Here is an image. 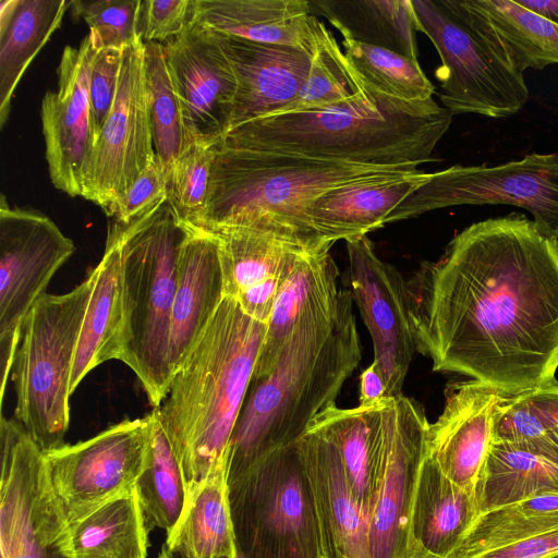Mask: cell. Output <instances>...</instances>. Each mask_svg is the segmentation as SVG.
Masks as SVG:
<instances>
[{"label": "cell", "instance_id": "obj_1", "mask_svg": "<svg viewBox=\"0 0 558 558\" xmlns=\"http://www.w3.org/2000/svg\"><path fill=\"white\" fill-rule=\"evenodd\" d=\"M416 351L507 396L556 380L558 240L520 213L463 229L407 280Z\"/></svg>", "mask_w": 558, "mask_h": 558}, {"label": "cell", "instance_id": "obj_2", "mask_svg": "<svg viewBox=\"0 0 558 558\" xmlns=\"http://www.w3.org/2000/svg\"><path fill=\"white\" fill-rule=\"evenodd\" d=\"M350 290L306 316L262 376H252L231 439L228 481L270 450L295 442L327 409L361 361Z\"/></svg>", "mask_w": 558, "mask_h": 558}, {"label": "cell", "instance_id": "obj_3", "mask_svg": "<svg viewBox=\"0 0 558 558\" xmlns=\"http://www.w3.org/2000/svg\"><path fill=\"white\" fill-rule=\"evenodd\" d=\"M265 327L225 296L172 375L165 400L153 409L182 466L187 498L216 465L230 462L233 430Z\"/></svg>", "mask_w": 558, "mask_h": 558}, {"label": "cell", "instance_id": "obj_4", "mask_svg": "<svg viewBox=\"0 0 558 558\" xmlns=\"http://www.w3.org/2000/svg\"><path fill=\"white\" fill-rule=\"evenodd\" d=\"M452 116L434 98L407 101L367 85L337 106L262 117L230 129L220 140L239 147L417 169L434 160Z\"/></svg>", "mask_w": 558, "mask_h": 558}, {"label": "cell", "instance_id": "obj_5", "mask_svg": "<svg viewBox=\"0 0 558 558\" xmlns=\"http://www.w3.org/2000/svg\"><path fill=\"white\" fill-rule=\"evenodd\" d=\"M121 253V356L137 376L150 404L160 407L172 378L171 314L181 250L190 228L167 196L124 225L110 226Z\"/></svg>", "mask_w": 558, "mask_h": 558}, {"label": "cell", "instance_id": "obj_6", "mask_svg": "<svg viewBox=\"0 0 558 558\" xmlns=\"http://www.w3.org/2000/svg\"><path fill=\"white\" fill-rule=\"evenodd\" d=\"M415 170L239 147L219 140L214 146L206 208L194 228L211 232L274 221L330 245L304 220L305 209L316 196L359 179Z\"/></svg>", "mask_w": 558, "mask_h": 558}, {"label": "cell", "instance_id": "obj_7", "mask_svg": "<svg viewBox=\"0 0 558 558\" xmlns=\"http://www.w3.org/2000/svg\"><path fill=\"white\" fill-rule=\"evenodd\" d=\"M95 271L70 292L44 293L26 315L12 380L14 418L45 453L64 442L70 424V383Z\"/></svg>", "mask_w": 558, "mask_h": 558}, {"label": "cell", "instance_id": "obj_8", "mask_svg": "<svg viewBox=\"0 0 558 558\" xmlns=\"http://www.w3.org/2000/svg\"><path fill=\"white\" fill-rule=\"evenodd\" d=\"M417 31L433 43L441 61L435 72L439 97L454 113L506 118L526 104L524 73L457 11L448 0H411Z\"/></svg>", "mask_w": 558, "mask_h": 558}, {"label": "cell", "instance_id": "obj_9", "mask_svg": "<svg viewBox=\"0 0 558 558\" xmlns=\"http://www.w3.org/2000/svg\"><path fill=\"white\" fill-rule=\"evenodd\" d=\"M460 205H511L529 211L536 228L558 240V154L532 153L495 166H461L432 172L386 223Z\"/></svg>", "mask_w": 558, "mask_h": 558}, {"label": "cell", "instance_id": "obj_10", "mask_svg": "<svg viewBox=\"0 0 558 558\" xmlns=\"http://www.w3.org/2000/svg\"><path fill=\"white\" fill-rule=\"evenodd\" d=\"M0 435L1 558H73L44 452L15 418L2 415Z\"/></svg>", "mask_w": 558, "mask_h": 558}, {"label": "cell", "instance_id": "obj_11", "mask_svg": "<svg viewBox=\"0 0 558 558\" xmlns=\"http://www.w3.org/2000/svg\"><path fill=\"white\" fill-rule=\"evenodd\" d=\"M153 427L150 412L44 453L52 490L69 525L135 489L148 459Z\"/></svg>", "mask_w": 558, "mask_h": 558}, {"label": "cell", "instance_id": "obj_12", "mask_svg": "<svg viewBox=\"0 0 558 558\" xmlns=\"http://www.w3.org/2000/svg\"><path fill=\"white\" fill-rule=\"evenodd\" d=\"M155 157L145 44L140 41L124 50L116 98L97 137L82 196L113 218Z\"/></svg>", "mask_w": 558, "mask_h": 558}, {"label": "cell", "instance_id": "obj_13", "mask_svg": "<svg viewBox=\"0 0 558 558\" xmlns=\"http://www.w3.org/2000/svg\"><path fill=\"white\" fill-rule=\"evenodd\" d=\"M350 293L371 335L374 361L385 385V399L402 388L416 352L408 282L384 262L367 235L345 241Z\"/></svg>", "mask_w": 558, "mask_h": 558}, {"label": "cell", "instance_id": "obj_14", "mask_svg": "<svg viewBox=\"0 0 558 558\" xmlns=\"http://www.w3.org/2000/svg\"><path fill=\"white\" fill-rule=\"evenodd\" d=\"M73 241L46 215L0 206V344L20 342L23 322L73 255Z\"/></svg>", "mask_w": 558, "mask_h": 558}, {"label": "cell", "instance_id": "obj_15", "mask_svg": "<svg viewBox=\"0 0 558 558\" xmlns=\"http://www.w3.org/2000/svg\"><path fill=\"white\" fill-rule=\"evenodd\" d=\"M163 48L187 143H217L230 129L236 92L218 34L193 21Z\"/></svg>", "mask_w": 558, "mask_h": 558}, {"label": "cell", "instance_id": "obj_16", "mask_svg": "<svg viewBox=\"0 0 558 558\" xmlns=\"http://www.w3.org/2000/svg\"><path fill=\"white\" fill-rule=\"evenodd\" d=\"M97 50L89 35L78 48L66 46L58 66V88L41 101L46 159L52 184L82 196L96 144L89 96L90 70Z\"/></svg>", "mask_w": 558, "mask_h": 558}, {"label": "cell", "instance_id": "obj_17", "mask_svg": "<svg viewBox=\"0 0 558 558\" xmlns=\"http://www.w3.org/2000/svg\"><path fill=\"white\" fill-rule=\"evenodd\" d=\"M209 233L218 243L225 295L264 324L298 258L305 252L323 250L300 232L272 222L227 227Z\"/></svg>", "mask_w": 558, "mask_h": 558}, {"label": "cell", "instance_id": "obj_18", "mask_svg": "<svg viewBox=\"0 0 558 558\" xmlns=\"http://www.w3.org/2000/svg\"><path fill=\"white\" fill-rule=\"evenodd\" d=\"M508 397L474 379L452 384L440 415L428 425L426 456L472 494L493 445L498 408Z\"/></svg>", "mask_w": 558, "mask_h": 558}, {"label": "cell", "instance_id": "obj_19", "mask_svg": "<svg viewBox=\"0 0 558 558\" xmlns=\"http://www.w3.org/2000/svg\"><path fill=\"white\" fill-rule=\"evenodd\" d=\"M218 36L236 78L230 129L277 113L296 97L307 77L313 52L289 45Z\"/></svg>", "mask_w": 558, "mask_h": 558}, {"label": "cell", "instance_id": "obj_20", "mask_svg": "<svg viewBox=\"0 0 558 558\" xmlns=\"http://www.w3.org/2000/svg\"><path fill=\"white\" fill-rule=\"evenodd\" d=\"M430 178L421 170L381 173L332 187L306 207V226L325 243L353 240L386 225L388 216Z\"/></svg>", "mask_w": 558, "mask_h": 558}, {"label": "cell", "instance_id": "obj_21", "mask_svg": "<svg viewBox=\"0 0 558 558\" xmlns=\"http://www.w3.org/2000/svg\"><path fill=\"white\" fill-rule=\"evenodd\" d=\"M428 421L420 404L401 395L384 401L376 465L383 485L371 518L372 558H390L410 463L426 453Z\"/></svg>", "mask_w": 558, "mask_h": 558}, {"label": "cell", "instance_id": "obj_22", "mask_svg": "<svg viewBox=\"0 0 558 558\" xmlns=\"http://www.w3.org/2000/svg\"><path fill=\"white\" fill-rule=\"evenodd\" d=\"M181 250L171 314L169 365L172 375L196 344L225 299L223 275L215 236L189 226Z\"/></svg>", "mask_w": 558, "mask_h": 558}, {"label": "cell", "instance_id": "obj_23", "mask_svg": "<svg viewBox=\"0 0 558 558\" xmlns=\"http://www.w3.org/2000/svg\"><path fill=\"white\" fill-rule=\"evenodd\" d=\"M194 21L218 34L311 52L319 23L307 0H194Z\"/></svg>", "mask_w": 558, "mask_h": 558}, {"label": "cell", "instance_id": "obj_24", "mask_svg": "<svg viewBox=\"0 0 558 558\" xmlns=\"http://www.w3.org/2000/svg\"><path fill=\"white\" fill-rule=\"evenodd\" d=\"M341 290L329 248L303 253L275 299L253 376L266 374L296 326L310 314L336 305Z\"/></svg>", "mask_w": 558, "mask_h": 558}, {"label": "cell", "instance_id": "obj_25", "mask_svg": "<svg viewBox=\"0 0 558 558\" xmlns=\"http://www.w3.org/2000/svg\"><path fill=\"white\" fill-rule=\"evenodd\" d=\"M520 72L558 64V24L517 0H449Z\"/></svg>", "mask_w": 558, "mask_h": 558}, {"label": "cell", "instance_id": "obj_26", "mask_svg": "<svg viewBox=\"0 0 558 558\" xmlns=\"http://www.w3.org/2000/svg\"><path fill=\"white\" fill-rule=\"evenodd\" d=\"M94 271L73 361L71 393L95 367L110 360L120 361L121 356V253L118 235L110 227L105 253Z\"/></svg>", "mask_w": 558, "mask_h": 558}, {"label": "cell", "instance_id": "obj_27", "mask_svg": "<svg viewBox=\"0 0 558 558\" xmlns=\"http://www.w3.org/2000/svg\"><path fill=\"white\" fill-rule=\"evenodd\" d=\"M66 0H2L0 4V126L25 71L61 26Z\"/></svg>", "mask_w": 558, "mask_h": 558}, {"label": "cell", "instance_id": "obj_28", "mask_svg": "<svg viewBox=\"0 0 558 558\" xmlns=\"http://www.w3.org/2000/svg\"><path fill=\"white\" fill-rule=\"evenodd\" d=\"M229 463L216 465L189 496L166 545L181 558H233L239 554L229 500Z\"/></svg>", "mask_w": 558, "mask_h": 558}, {"label": "cell", "instance_id": "obj_29", "mask_svg": "<svg viewBox=\"0 0 558 558\" xmlns=\"http://www.w3.org/2000/svg\"><path fill=\"white\" fill-rule=\"evenodd\" d=\"M343 38L381 47L417 60V24L411 0L310 1Z\"/></svg>", "mask_w": 558, "mask_h": 558}, {"label": "cell", "instance_id": "obj_30", "mask_svg": "<svg viewBox=\"0 0 558 558\" xmlns=\"http://www.w3.org/2000/svg\"><path fill=\"white\" fill-rule=\"evenodd\" d=\"M148 529L134 490L69 525L73 558H147Z\"/></svg>", "mask_w": 558, "mask_h": 558}, {"label": "cell", "instance_id": "obj_31", "mask_svg": "<svg viewBox=\"0 0 558 558\" xmlns=\"http://www.w3.org/2000/svg\"><path fill=\"white\" fill-rule=\"evenodd\" d=\"M558 493V461L493 444L474 488L478 514L538 495Z\"/></svg>", "mask_w": 558, "mask_h": 558}, {"label": "cell", "instance_id": "obj_32", "mask_svg": "<svg viewBox=\"0 0 558 558\" xmlns=\"http://www.w3.org/2000/svg\"><path fill=\"white\" fill-rule=\"evenodd\" d=\"M558 527V493L500 506L476 517L448 558H474Z\"/></svg>", "mask_w": 558, "mask_h": 558}, {"label": "cell", "instance_id": "obj_33", "mask_svg": "<svg viewBox=\"0 0 558 558\" xmlns=\"http://www.w3.org/2000/svg\"><path fill=\"white\" fill-rule=\"evenodd\" d=\"M151 446L146 466L135 492L148 531L160 527L169 535L187 504V487L182 466L165 434L155 410Z\"/></svg>", "mask_w": 558, "mask_h": 558}, {"label": "cell", "instance_id": "obj_34", "mask_svg": "<svg viewBox=\"0 0 558 558\" xmlns=\"http://www.w3.org/2000/svg\"><path fill=\"white\" fill-rule=\"evenodd\" d=\"M366 87L331 32L319 21L307 77L296 97L277 113L327 109L352 99Z\"/></svg>", "mask_w": 558, "mask_h": 558}, {"label": "cell", "instance_id": "obj_35", "mask_svg": "<svg viewBox=\"0 0 558 558\" xmlns=\"http://www.w3.org/2000/svg\"><path fill=\"white\" fill-rule=\"evenodd\" d=\"M342 45L355 73L375 90L407 101L433 98L435 87L417 60L348 38H343Z\"/></svg>", "mask_w": 558, "mask_h": 558}, {"label": "cell", "instance_id": "obj_36", "mask_svg": "<svg viewBox=\"0 0 558 558\" xmlns=\"http://www.w3.org/2000/svg\"><path fill=\"white\" fill-rule=\"evenodd\" d=\"M146 81L156 156L168 172L190 145L165 58L163 44H145Z\"/></svg>", "mask_w": 558, "mask_h": 558}, {"label": "cell", "instance_id": "obj_37", "mask_svg": "<svg viewBox=\"0 0 558 558\" xmlns=\"http://www.w3.org/2000/svg\"><path fill=\"white\" fill-rule=\"evenodd\" d=\"M215 144H190L170 168L167 198L179 219L187 226L195 227L204 215Z\"/></svg>", "mask_w": 558, "mask_h": 558}, {"label": "cell", "instance_id": "obj_38", "mask_svg": "<svg viewBox=\"0 0 558 558\" xmlns=\"http://www.w3.org/2000/svg\"><path fill=\"white\" fill-rule=\"evenodd\" d=\"M436 490L425 526L426 545L448 558L478 515L472 493L448 480L437 466Z\"/></svg>", "mask_w": 558, "mask_h": 558}, {"label": "cell", "instance_id": "obj_39", "mask_svg": "<svg viewBox=\"0 0 558 558\" xmlns=\"http://www.w3.org/2000/svg\"><path fill=\"white\" fill-rule=\"evenodd\" d=\"M142 0H73L71 10L89 27L94 48L126 49L143 41L140 34Z\"/></svg>", "mask_w": 558, "mask_h": 558}, {"label": "cell", "instance_id": "obj_40", "mask_svg": "<svg viewBox=\"0 0 558 558\" xmlns=\"http://www.w3.org/2000/svg\"><path fill=\"white\" fill-rule=\"evenodd\" d=\"M493 444L558 461V435L539 417L525 393L508 397L498 408Z\"/></svg>", "mask_w": 558, "mask_h": 558}, {"label": "cell", "instance_id": "obj_41", "mask_svg": "<svg viewBox=\"0 0 558 558\" xmlns=\"http://www.w3.org/2000/svg\"><path fill=\"white\" fill-rule=\"evenodd\" d=\"M194 21V0H142L140 34L144 44H165Z\"/></svg>", "mask_w": 558, "mask_h": 558}, {"label": "cell", "instance_id": "obj_42", "mask_svg": "<svg viewBox=\"0 0 558 558\" xmlns=\"http://www.w3.org/2000/svg\"><path fill=\"white\" fill-rule=\"evenodd\" d=\"M124 50L102 49L96 52L93 60L89 96L96 141L116 98Z\"/></svg>", "mask_w": 558, "mask_h": 558}, {"label": "cell", "instance_id": "obj_43", "mask_svg": "<svg viewBox=\"0 0 558 558\" xmlns=\"http://www.w3.org/2000/svg\"><path fill=\"white\" fill-rule=\"evenodd\" d=\"M168 172L156 156L129 190L113 221L129 223L167 196Z\"/></svg>", "mask_w": 558, "mask_h": 558}, {"label": "cell", "instance_id": "obj_44", "mask_svg": "<svg viewBox=\"0 0 558 558\" xmlns=\"http://www.w3.org/2000/svg\"><path fill=\"white\" fill-rule=\"evenodd\" d=\"M304 496L299 477L290 473L269 500L266 521L279 534H292L304 523Z\"/></svg>", "mask_w": 558, "mask_h": 558}, {"label": "cell", "instance_id": "obj_45", "mask_svg": "<svg viewBox=\"0 0 558 558\" xmlns=\"http://www.w3.org/2000/svg\"><path fill=\"white\" fill-rule=\"evenodd\" d=\"M558 556V527L525 541L483 553L474 558H554Z\"/></svg>", "mask_w": 558, "mask_h": 558}, {"label": "cell", "instance_id": "obj_46", "mask_svg": "<svg viewBox=\"0 0 558 558\" xmlns=\"http://www.w3.org/2000/svg\"><path fill=\"white\" fill-rule=\"evenodd\" d=\"M525 397L545 424L558 435V381L525 392Z\"/></svg>", "mask_w": 558, "mask_h": 558}, {"label": "cell", "instance_id": "obj_47", "mask_svg": "<svg viewBox=\"0 0 558 558\" xmlns=\"http://www.w3.org/2000/svg\"><path fill=\"white\" fill-rule=\"evenodd\" d=\"M360 404H372L385 399V385L376 365H368L360 376Z\"/></svg>", "mask_w": 558, "mask_h": 558}, {"label": "cell", "instance_id": "obj_48", "mask_svg": "<svg viewBox=\"0 0 558 558\" xmlns=\"http://www.w3.org/2000/svg\"><path fill=\"white\" fill-rule=\"evenodd\" d=\"M517 2L556 24H558V0H517Z\"/></svg>", "mask_w": 558, "mask_h": 558}, {"label": "cell", "instance_id": "obj_49", "mask_svg": "<svg viewBox=\"0 0 558 558\" xmlns=\"http://www.w3.org/2000/svg\"><path fill=\"white\" fill-rule=\"evenodd\" d=\"M159 558H181L175 551L171 550L166 544H163ZM229 558V557H226ZM233 558H244L240 553Z\"/></svg>", "mask_w": 558, "mask_h": 558}, {"label": "cell", "instance_id": "obj_50", "mask_svg": "<svg viewBox=\"0 0 558 558\" xmlns=\"http://www.w3.org/2000/svg\"><path fill=\"white\" fill-rule=\"evenodd\" d=\"M556 558H558V556Z\"/></svg>", "mask_w": 558, "mask_h": 558}, {"label": "cell", "instance_id": "obj_51", "mask_svg": "<svg viewBox=\"0 0 558 558\" xmlns=\"http://www.w3.org/2000/svg\"><path fill=\"white\" fill-rule=\"evenodd\" d=\"M556 557H557V556H556ZM556 557H554V558H556Z\"/></svg>", "mask_w": 558, "mask_h": 558}]
</instances>
